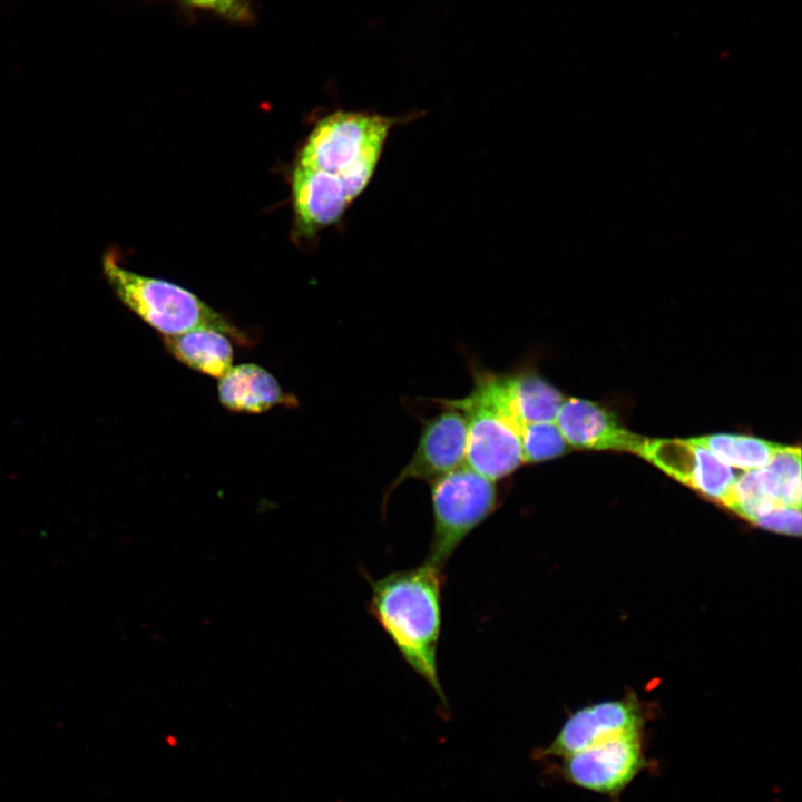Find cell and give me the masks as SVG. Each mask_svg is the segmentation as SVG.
<instances>
[{"label":"cell","mask_w":802,"mask_h":802,"mask_svg":"<svg viewBox=\"0 0 802 802\" xmlns=\"http://www.w3.org/2000/svg\"><path fill=\"white\" fill-rule=\"evenodd\" d=\"M442 570L422 565L370 580L369 612L390 637L404 662L447 704L438 672L441 634Z\"/></svg>","instance_id":"1"},{"label":"cell","mask_w":802,"mask_h":802,"mask_svg":"<svg viewBox=\"0 0 802 802\" xmlns=\"http://www.w3.org/2000/svg\"><path fill=\"white\" fill-rule=\"evenodd\" d=\"M524 464L541 463L564 456L568 444L555 421L526 423L520 433Z\"/></svg>","instance_id":"16"},{"label":"cell","mask_w":802,"mask_h":802,"mask_svg":"<svg viewBox=\"0 0 802 802\" xmlns=\"http://www.w3.org/2000/svg\"><path fill=\"white\" fill-rule=\"evenodd\" d=\"M638 454L677 481L721 502L739 476L696 438L646 439Z\"/></svg>","instance_id":"8"},{"label":"cell","mask_w":802,"mask_h":802,"mask_svg":"<svg viewBox=\"0 0 802 802\" xmlns=\"http://www.w3.org/2000/svg\"><path fill=\"white\" fill-rule=\"evenodd\" d=\"M761 489L777 505L801 507V450L780 446L769 463L756 469Z\"/></svg>","instance_id":"14"},{"label":"cell","mask_w":802,"mask_h":802,"mask_svg":"<svg viewBox=\"0 0 802 802\" xmlns=\"http://www.w3.org/2000/svg\"><path fill=\"white\" fill-rule=\"evenodd\" d=\"M184 3L215 12L228 20L250 22L253 12L248 0H182Z\"/></svg>","instance_id":"18"},{"label":"cell","mask_w":802,"mask_h":802,"mask_svg":"<svg viewBox=\"0 0 802 802\" xmlns=\"http://www.w3.org/2000/svg\"><path fill=\"white\" fill-rule=\"evenodd\" d=\"M754 524L779 534L798 536L801 534V507L779 505Z\"/></svg>","instance_id":"17"},{"label":"cell","mask_w":802,"mask_h":802,"mask_svg":"<svg viewBox=\"0 0 802 802\" xmlns=\"http://www.w3.org/2000/svg\"><path fill=\"white\" fill-rule=\"evenodd\" d=\"M696 440L730 467L744 471L765 467L781 446L755 437L725 433Z\"/></svg>","instance_id":"15"},{"label":"cell","mask_w":802,"mask_h":802,"mask_svg":"<svg viewBox=\"0 0 802 802\" xmlns=\"http://www.w3.org/2000/svg\"><path fill=\"white\" fill-rule=\"evenodd\" d=\"M555 422L567 444L576 449L617 450L638 454L646 440L622 427L599 404L581 398L565 399Z\"/></svg>","instance_id":"10"},{"label":"cell","mask_w":802,"mask_h":802,"mask_svg":"<svg viewBox=\"0 0 802 802\" xmlns=\"http://www.w3.org/2000/svg\"><path fill=\"white\" fill-rule=\"evenodd\" d=\"M429 485L433 531L424 561L443 569L462 540L499 507L500 490L466 463Z\"/></svg>","instance_id":"5"},{"label":"cell","mask_w":802,"mask_h":802,"mask_svg":"<svg viewBox=\"0 0 802 802\" xmlns=\"http://www.w3.org/2000/svg\"><path fill=\"white\" fill-rule=\"evenodd\" d=\"M564 759L563 775L568 782L613 795L623 791L645 763L640 732L609 736Z\"/></svg>","instance_id":"6"},{"label":"cell","mask_w":802,"mask_h":802,"mask_svg":"<svg viewBox=\"0 0 802 802\" xmlns=\"http://www.w3.org/2000/svg\"><path fill=\"white\" fill-rule=\"evenodd\" d=\"M470 368L473 385L466 397L433 399V402L464 414L468 427L466 464L499 481L524 464L522 424L514 413L499 374L473 363Z\"/></svg>","instance_id":"2"},{"label":"cell","mask_w":802,"mask_h":802,"mask_svg":"<svg viewBox=\"0 0 802 802\" xmlns=\"http://www.w3.org/2000/svg\"><path fill=\"white\" fill-rule=\"evenodd\" d=\"M421 429L417 448L408 463L385 489L384 503L407 480L431 481L466 463L468 427L464 414L441 405L430 418H420Z\"/></svg>","instance_id":"7"},{"label":"cell","mask_w":802,"mask_h":802,"mask_svg":"<svg viewBox=\"0 0 802 802\" xmlns=\"http://www.w3.org/2000/svg\"><path fill=\"white\" fill-rule=\"evenodd\" d=\"M104 273L118 299L163 338L200 327L218 330L241 344L246 334L190 291L172 282L148 277L119 265L107 254Z\"/></svg>","instance_id":"4"},{"label":"cell","mask_w":802,"mask_h":802,"mask_svg":"<svg viewBox=\"0 0 802 802\" xmlns=\"http://www.w3.org/2000/svg\"><path fill=\"white\" fill-rule=\"evenodd\" d=\"M217 391L223 407L235 412L261 413L295 402L270 372L251 363L232 366L219 378Z\"/></svg>","instance_id":"11"},{"label":"cell","mask_w":802,"mask_h":802,"mask_svg":"<svg viewBox=\"0 0 802 802\" xmlns=\"http://www.w3.org/2000/svg\"><path fill=\"white\" fill-rule=\"evenodd\" d=\"M392 123L365 113L331 114L313 128L294 167L340 179L352 203L370 182Z\"/></svg>","instance_id":"3"},{"label":"cell","mask_w":802,"mask_h":802,"mask_svg":"<svg viewBox=\"0 0 802 802\" xmlns=\"http://www.w3.org/2000/svg\"><path fill=\"white\" fill-rule=\"evenodd\" d=\"M163 341L174 358L203 374L222 378L232 368V344L228 335L218 330L200 327Z\"/></svg>","instance_id":"13"},{"label":"cell","mask_w":802,"mask_h":802,"mask_svg":"<svg viewBox=\"0 0 802 802\" xmlns=\"http://www.w3.org/2000/svg\"><path fill=\"white\" fill-rule=\"evenodd\" d=\"M643 712L634 698L607 701L574 712L552 742L537 757H566L604 739L626 732H640Z\"/></svg>","instance_id":"9"},{"label":"cell","mask_w":802,"mask_h":802,"mask_svg":"<svg viewBox=\"0 0 802 802\" xmlns=\"http://www.w3.org/2000/svg\"><path fill=\"white\" fill-rule=\"evenodd\" d=\"M502 378L514 412L522 426L556 420L565 397L534 364H522L502 373Z\"/></svg>","instance_id":"12"}]
</instances>
